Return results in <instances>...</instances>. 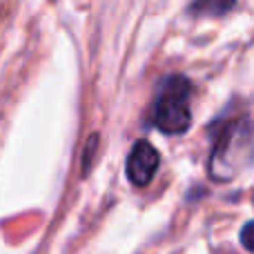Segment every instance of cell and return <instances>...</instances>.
I'll return each mask as SVG.
<instances>
[{"instance_id":"obj_1","label":"cell","mask_w":254,"mask_h":254,"mask_svg":"<svg viewBox=\"0 0 254 254\" xmlns=\"http://www.w3.org/2000/svg\"><path fill=\"white\" fill-rule=\"evenodd\" d=\"M254 161V131L246 119H232L221 125L210 154V176L214 181H232Z\"/></svg>"},{"instance_id":"obj_2","label":"cell","mask_w":254,"mask_h":254,"mask_svg":"<svg viewBox=\"0 0 254 254\" xmlns=\"http://www.w3.org/2000/svg\"><path fill=\"white\" fill-rule=\"evenodd\" d=\"M192 83L185 76H167L158 85L156 98L152 103V125L163 134H183L192 125L190 112Z\"/></svg>"},{"instance_id":"obj_3","label":"cell","mask_w":254,"mask_h":254,"mask_svg":"<svg viewBox=\"0 0 254 254\" xmlns=\"http://www.w3.org/2000/svg\"><path fill=\"white\" fill-rule=\"evenodd\" d=\"M158 170V152L149 140H138L134 143L129 156H127V179L136 185L143 188L154 179Z\"/></svg>"},{"instance_id":"obj_4","label":"cell","mask_w":254,"mask_h":254,"mask_svg":"<svg viewBox=\"0 0 254 254\" xmlns=\"http://www.w3.org/2000/svg\"><path fill=\"white\" fill-rule=\"evenodd\" d=\"M237 0H194L190 4V11L196 16H225L232 11Z\"/></svg>"},{"instance_id":"obj_5","label":"cell","mask_w":254,"mask_h":254,"mask_svg":"<svg viewBox=\"0 0 254 254\" xmlns=\"http://www.w3.org/2000/svg\"><path fill=\"white\" fill-rule=\"evenodd\" d=\"M241 243H243V248H246L248 252L254 254V221H250V223L243 225V230H241Z\"/></svg>"}]
</instances>
